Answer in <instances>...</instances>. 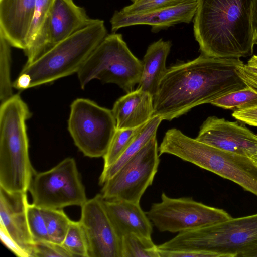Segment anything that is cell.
<instances>
[{
	"label": "cell",
	"mask_w": 257,
	"mask_h": 257,
	"mask_svg": "<svg viewBox=\"0 0 257 257\" xmlns=\"http://www.w3.org/2000/svg\"><path fill=\"white\" fill-rule=\"evenodd\" d=\"M159 257H220L215 253L190 250H162L158 249Z\"/></svg>",
	"instance_id": "32"
},
{
	"label": "cell",
	"mask_w": 257,
	"mask_h": 257,
	"mask_svg": "<svg viewBox=\"0 0 257 257\" xmlns=\"http://www.w3.org/2000/svg\"><path fill=\"white\" fill-rule=\"evenodd\" d=\"M31 115L18 94L1 103L0 107V187L27 192L35 170L29 155L26 121Z\"/></svg>",
	"instance_id": "3"
},
{
	"label": "cell",
	"mask_w": 257,
	"mask_h": 257,
	"mask_svg": "<svg viewBox=\"0 0 257 257\" xmlns=\"http://www.w3.org/2000/svg\"><path fill=\"white\" fill-rule=\"evenodd\" d=\"M30 78L27 74L20 73L18 77L13 82V86L22 90L30 88Z\"/></svg>",
	"instance_id": "35"
},
{
	"label": "cell",
	"mask_w": 257,
	"mask_h": 257,
	"mask_svg": "<svg viewBox=\"0 0 257 257\" xmlns=\"http://www.w3.org/2000/svg\"><path fill=\"white\" fill-rule=\"evenodd\" d=\"M156 137L152 139L102 185L105 200H123L140 203L152 184L160 163Z\"/></svg>",
	"instance_id": "11"
},
{
	"label": "cell",
	"mask_w": 257,
	"mask_h": 257,
	"mask_svg": "<svg viewBox=\"0 0 257 257\" xmlns=\"http://www.w3.org/2000/svg\"><path fill=\"white\" fill-rule=\"evenodd\" d=\"M251 24L255 44L257 45V0H253Z\"/></svg>",
	"instance_id": "36"
},
{
	"label": "cell",
	"mask_w": 257,
	"mask_h": 257,
	"mask_svg": "<svg viewBox=\"0 0 257 257\" xmlns=\"http://www.w3.org/2000/svg\"><path fill=\"white\" fill-rule=\"evenodd\" d=\"M197 0H185L175 6L145 13L127 14L115 11L110 20L111 31L135 25H149L156 33L175 25L189 23L193 20L197 9Z\"/></svg>",
	"instance_id": "15"
},
{
	"label": "cell",
	"mask_w": 257,
	"mask_h": 257,
	"mask_svg": "<svg viewBox=\"0 0 257 257\" xmlns=\"http://www.w3.org/2000/svg\"><path fill=\"white\" fill-rule=\"evenodd\" d=\"M112 111L117 129L140 126L154 116L153 96L136 89L119 98L114 103Z\"/></svg>",
	"instance_id": "18"
},
{
	"label": "cell",
	"mask_w": 257,
	"mask_h": 257,
	"mask_svg": "<svg viewBox=\"0 0 257 257\" xmlns=\"http://www.w3.org/2000/svg\"><path fill=\"white\" fill-rule=\"evenodd\" d=\"M242 257H257V245L244 253Z\"/></svg>",
	"instance_id": "37"
},
{
	"label": "cell",
	"mask_w": 257,
	"mask_h": 257,
	"mask_svg": "<svg viewBox=\"0 0 257 257\" xmlns=\"http://www.w3.org/2000/svg\"><path fill=\"white\" fill-rule=\"evenodd\" d=\"M171 46V41L160 39L148 47L142 61L141 77L136 89L147 92L154 97L167 71L166 60Z\"/></svg>",
	"instance_id": "20"
},
{
	"label": "cell",
	"mask_w": 257,
	"mask_h": 257,
	"mask_svg": "<svg viewBox=\"0 0 257 257\" xmlns=\"http://www.w3.org/2000/svg\"><path fill=\"white\" fill-rule=\"evenodd\" d=\"M243 64L240 58L201 54L169 67L153 97L154 116L170 121L197 106L245 88L237 71Z\"/></svg>",
	"instance_id": "1"
},
{
	"label": "cell",
	"mask_w": 257,
	"mask_h": 257,
	"mask_svg": "<svg viewBox=\"0 0 257 257\" xmlns=\"http://www.w3.org/2000/svg\"><path fill=\"white\" fill-rule=\"evenodd\" d=\"M62 245L72 257H88L87 240L79 221L71 220Z\"/></svg>",
	"instance_id": "27"
},
{
	"label": "cell",
	"mask_w": 257,
	"mask_h": 257,
	"mask_svg": "<svg viewBox=\"0 0 257 257\" xmlns=\"http://www.w3.org/2000/svg\"><path fill=\"white\" fill-rule=\"evenodd\" d=\"M250 158L256 163L257 165V154L252 156Z\"/></svg>",
	"instance_id": "39"
},
{
	"label": "cell",
	"mask_w": 257,
	"mask_h": 257,
	"mask_svg": "<svg viewBox=\"0 0 257 257\" xmlns=\"http://www.w3.org/2000/svg\"><path fill=\"white\" fill-rule=\"evenodd\" d=\"M107 35L104 21L97 19L57 44L33 62L26 64L21 73L30 78V88L77 73Z\"/></svg>",
	"instance_id": "6"
},
{
	"label": "cell",
	"mask_w": 257,
	"mask_h": 257,
	"mask_svg": "<svg viewBox=\"0 0 257 257\" xmlns=\"http://www.w3.org/2000/svg\"><path fill=\"white\" fill-rule=\"evenodd\" d=\"M145 124L132 128H116L108 149L103 157V169L109 167L120 157Z\"/></svg>",
	"instance_id": "24"
},
{
	"label": "cell",
	"mask_w": 257,
	"mask_h": 257,
	"mask_svg": "<svg viewBox=\"0 0 257 257\" xmlns=\"http://www.w3.org/2000/svg\"><path fill=\"white\" fill-rule=\"evenodd\" d=\"M193 32L201 54L218 58L251 56L253 0H197Z\"/></svg>",
	"instance_id": "2"
},
{
	"label": "cell",
	"mask_w": 257,
	"mask_h": 257,
	"mask_svg": "<svg viewBox=\"0 0 257 257\" xmlns=\"http://www.w3.org/2000/svg\"><path fill=\"white\" fill-rule=\"evenodd\" d=\"M27 218L29 230L34 242L50 241L42 208L33 203H29Z\"/></svg>",
	"instance_id": "28"
},
{
	"label": "cell",
	"mask_w": 257,
	"mask_h": 257,
	"mask_svg": "<svg viewBox=\"0 0 257 257\" xmlns=\"http://www.w3.org/2000/svg\"><path fill=\"white\" fill-rule=\"evenodd\" d=\"M132 3H135V2H138L140 0H130Z\"/></svg>",
	"instance_id": "40"
},
{
	"label": "cell",
	"mask_w": 257,
	"mask_h": 257,
	"mask_svg": "<svg viewBox=\"0 0 257 257\" xmlns=\"http://www.w3.org/2000/svg\"><path fill=\"white\" fill-rule=\"evenodd\" d=\"M142 69V61L131 52L122 34L112 33L93 51L77 74L82 89L97 79L115 84L127 93L139 83Z\"/></svg>",
	"instance_id": "7"
},
{
	"label": "cell",
	"mask_w": 257,
	"mask_h": 257,
	"mask_svg": "<svg viewBox=\"0 0 257 257\" xmlns=\"http://www.w3.org/2000/svg\"><path fill=\"white\" fill-rule=\"evenodd\" d=\"M54 1L36 0L35 13L27 37V46L32 41L40 29Z\"/></svg>",
	"instance_id": "30"
},
{
	"label": "cell",
	"mask_w": 257,
	"mask_h": 257,
	"mask_svg": "<svg viewBox=\"0 0 257 257\" xmlns=\"http://www.w3.org/2000/svg\"><path fill=\"white\" fill-rule=\"evenodd\" d=\"M0 239L2 243L16 256L29 257L28 253L10 237L1 226H0Z\"/></svg>",
	"instance_id": "33"
},
{
	"label": "cell",
	"mask_w": 257,
	"mask_h": 257,
	"mask_svg": "<svg viewBox=\"0 0 257 257\" xmlns=\"http://www.w3.org/2000/svg\"><path fill=\"white\" fill-rule=\"evenodd\" d=\"M31 257H72L64 247L50 241L35 242Z\"/></svg>",
	"instance_id": "31"
},
{
	"label": "cell",
	"mask_w": 257,
	"mask_h": 257,
	"mask_svg": "<svg viewBox=\"0 0 257 257\" xmlns=\"http://www.w3.org/2000/svg\"><path fill=\"white\" fill-rule=\"evenodd\" d=\"M232 116L239 121L257 127V107L242 110H236Z\"/></svg>",
	"instance_id": "34"
},
{
	"label": "cell",
	"mask_w": 257,
	"mask_h": 257,
	"mask_svg": "<svg viewBox=\"0 0 257 257\" xmlns=\"http://www.w3.org/2000/svg\"><path fill=\"white\" fill-rule=\"evenodd\" d=\"M11 45L0 33V99L2 103L13 94V83L10 78Z\"/></svg>",
	"instance_id": "26"
},
{
	"label": "cell",
	"mask_w": 257,
	"mask_h": 257,
	"mask_svg": "<svg viewBox=\"0 0 257 257\" xmlns=\"http://www.w3.org/2000/svg\"><path fill=\"white\" fill-rule=\"evenodd\" d=\"M28 191L33 203L43 208L81 206L87 200L76 162L67 158L51 169L35 171Z\"/></svg>",
	"instance_id": "9"
},
{
	"label": "cell",
	"mask_w": 257,
	"mask_h": 257,
	"mask_svg": "<svg viewBox=\"0 0 257 257\" xmlns=\"http://www.w3.org/2000/svg\"><path fill=\"white\" fill-rule=\"evenodd\" d=\"M79 222L88 246V257H121V237L98 194L81 206Z\"/></svg>",
	"instance_id": "13"
},
{
	"label": "cell",
	"mask_w": 257,
	"mask_h": 257,
	"mask_svg": "<svg viewBox=\"0 0 257 257\" xmlns=\"http://www.w3.org/2000/svg\"><path fill=\"white\" fill-rule=\"evenodd\" d=\"M104 203L121 238L131 233L151 237L153 224L146 213L141 208L140 203L123 200L104 199Z\"/></svg>",
	"instance_id": "19"
},
{
	"label": "cell",
	"mask_w": 257,
	"mask_h": 257,
	"mask_svg": "<svg viewBox=\"0 0 257 257\" xmlns=\"http://www.w3.org/2000/svg\"><path fill=\"white\" fill-rule=\"evenodd\" d=\"M42 208L50 241L62 245L71 220L62 209Z\"/></svg>",
	"instance_id": "25"
},
{
	"label": "cell",
	"mask_w": 257,
	"mask_h": 257,
	"mask_svg": "<svg viewBox=\"0 0 257 257\" xmlns=\"http://www.w3.org/2000/svg\"><path fill=\"white\" fill-rule=\"evenodd\" d=\"M223 109L242 110L257 107V91L246 86L245 88L222 96L211 102Z\"/></svg>",
	"instance_id": "22"
},
{
	"label": "cell",
	"mask_w": 257,
	"mask_h": 257,
	"mask_svg": "<svg viewBox=\"0 0 257 257\" xmlns=\"http://www.w3.org/2000/svg\"><path fill=\"white\" fill-rule=\"evenodd\" d=\"M161 151L234 182L257 196V165L250 157L219 149L176 128L166 132Z\"/></svg>",
	"instance_id": "4"
},
{
	"label": "cell",
	"mask_w": 257,
	"mask_h": 257,
	"mask_svg": "<svg viewBox=\"0 0 257 257\" xmlns=\"http://www.w3.org/2000/svg\"><path fill=\"white\" fill-rule=\"evenodd\" d=\"M162 121L160 117L154 116L146 123L120 157L109 167L103 169L99 179L100 185H103L130 159L135 155L152 139L156 137L157 130Z\"/></svg>",
	"instance_id": "21"
},
{
	"label": "cell",
	"mask_w": 257,
	"mask_h": 257,
	"mask_svg": "<svg viewBox=\"0 0 257 257\" xmlns=\"http://www.w3.org/2000/svg\"><path fill=\"white\" fill-rule=\"evenodd\" d=\"M27 192H13L0 187V226L31 257L34 243L27 218Z\"/></svg>",
	"instance_id": "16"
},
{
	"label": "cell",
	"mask_w": 257,
	"mask_h": 257,
	"mask_svg": "<svg viewBox=\"0 0 257 257\" xmlns=\"http://www.w3.org/2000/svg\"><path fill=\"white\" fill-rule=\"evenodd\" d=\"M121 257H159L151 237L131 233L121 238Z\"/></svg>",
	"instance_id": "23"
},
{
	"label": "cell",
	"mask_w": 257,
	"mask_h": 257,
	"mask_svg": "<svg viewBox=\"0 0 257 257\" xmlns=\"http://www.w3.org/2000/svg\"><path fill=\"white\" fill-rule=\"evenodd\" d=\"M196 139L219 149L251 157L257 154V135L237 121L209 116Z\"/></svg>",
	"instance_id": "14"
},
{
	"label": "cell",
	"mask_w": 257,
	"mask_h": 257,
	"mask_svg": "<svg viewBox=\"0 0 257 257\" xmlns=\"http://www.w3.org/2000/svg\"><path fill=\"white\" fill-rule=\"evenodd\" d=\"M257 245V213L184 231L157 245L162 250L211 252L220 257L241 256Z\"/></svg>",
	"instance_id": "5"
},
{
	"label": "cell",
	"mask_w": 257,
	"mask_h": 257,
	"mask_svg": "<svg viewBox=\"0 0 257 257\" xmlns=\"http://www.w3.org/2000/svg\"><path fill=\"white\" fill-rule=\"evenodd\" d=\"M36 0H0V33L12 47L24 50Z\"/></svg>",
	"instance_id": "17"
},
{
	"label": "cell",
	"mask_w": 257,
	"mask_h": 257,
	"mask_svg": "<svg viewBox=\"0 0 257 257\" xmlns=\"http://www.w3.org/2000/svg\"><path fill=\"white\" fill-rule=\"evenodd\" d=\"M68 129L75 145L90 158L103 157L116 130L112 110L77 98L70 106Z\"/></svg>",
	"instance_id": "8"
},
{
	"label": "cell",
	"mask_w": 257,
	"mask_h": 257,
	"mask_svg": "<svg viewBox=\"0 0 257 257\" xmlns=\"http://www.w3.org/2000/svg\"><path fill=\"white\" fill-rule=\"evenodd\" d=\"M161 202L153 203L146 214L160 232L180 233L222 222L232 217L228 213L194 200L171 198L163 192Z\"/></svg>",
	"instance_id": "10"
},
{
	"label": "cell",
	"mask_w": 257,
	"mask_h": 257,
	"mask_svg": "<svg viewBox=\"0 0 257 257\" xmlns=\"http://www.w3.org/2000/svg\"><path fill=\"white\" fill-rule=\"evenodd\" d=\"M73 0H55L42 26L23 50L29 64L57 44L95 22Z\"/></svg>",
	"instance_id": "12"
},
{
	"label": "cell",
	"mask_w": 257,
	"mask_h": 257,
	"mask_svg": "<svg viewBox=\"0 0 257 257\" xmlns=\"http://www.w3.org/2000/svg\"><path fill=\"white\" fill-rule=\"evenodd\" d=\"M247 65L257 68V55H253L248 61Z\"/></svg>",
	"instance_id": "38"
},
{
	"label": "cell",
	"mask_w": 257,
	"mask_h": 257,
	"mask_svg": "<svg viewBox=\"0 0 257 257\" xmlns=\"http://www.w3.org/2000/svg\"><path fill=\"white\" fill-rule=\"evenodd\" d=\"M185 0H140L123 7L121 11L127 14H141L179 4Z\"/></svg>",
	"instance_id": "29"
}]
</instances>
